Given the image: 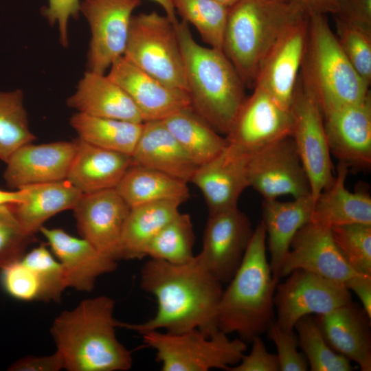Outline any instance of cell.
I'll return each mask as SVG.
<instances>
[{
  "mask_svg": "<svg viewBox=\"0 0 371 371\" xmlns=\"http://www.w3.org/2000/svg\"><path fill=\"white\" fill-rule=\"evenodd\" d=\"M140 286L157 304L155 315L142 323L117 322V326L140 335L166 330L181 333L199 329L210 337L217 331L222 284L194 259L181 265L149 258L141 269Z\"/></svg>",
  "mask_w": 371,
  "mask_h": 371,
  "instance_id": "cell-1",
  "label": "cell"
},
{
  "mask_svg": "<svg viewBox=\"0 0 371 371\" xmlns=\"http://www.w3.org/2000/svg\"><path fill=\"white\" fill-rule=\"evenodd\" d=\"M115 301L105 295L85 300L63 311L50 329L68 371H126L132 355L117 339Z\"/></svg>",
  "mask_w": 371,
  "mask_h": 371,
  "instance_id": "cell-2",
  "label": "cell"
},
{
  "mask_svg": "<svg viewBox=\"0 0 371 371\" xmlns=\"http://www.w3.org/2000/svg\"><path fill=\"white\" fill-rule=\"evenodd\" d=\"M175 27L191 107L215 131L226 135L246 98L245 85L222 50L196 43L186 21Z\"/></svg>",
  "mask_w": 371,
  "mask_h": 371,
  "instance_id": "cell-3",
  "label": "cell"
},
{
  "mask_svg": "<svg viewBox=\"0 0 371 371\" xmlns=\"http://www.w3.org/2000/svg\"><path fill=\"white\" fill-rule=\"evenodd\" d=\"M266 250V232L260 221L218 307V329L225 334L236 333L247 344L266 333L275 321L273 300L279 282L273 276Z\"/></svg>",
  "mask_w": 371,
  "mask_h": 371,
  "instance_id": "cell-4",
  "label": "cell"
},
{
  "mask_svg": "<svg viewBox=\"0 0 371 371\" xmlns=\"http://www.w3.org/2000/svg\"><path fill=\"white\" fill-rule=\"evenodd\" d=\"M306 12L294 1L240 0L228 8L222 51L245 85L254 86L260 68L278 37Z\"/></svg>",
  "mask_w": 371,
  "mask_h": 371,
  "instance_id": "cell-5",
  "label": "cell"
},
{
  "mask_svg": "<svg viewBox=\"0 0 371 371\" xmlns=\"http://www.w3.org/2000/svg\"><path fill=\"white\" fill-rule=\"evenodd\" d=\"M308 33L300 82L326 106L360 102L370 95L369 85L344 54L324 14L308 12Z\"/></svg>",
  "mask_w": 371,
  "mask_h": 371,
  "instance_id": "cell-6",
  "label": "cell"
},
{
  "mask_svg": "<svg viewBox=\"0 0 371 371\" xmlns=\"http://www.w3.org/2000/svg\"><path fill=\"white\" fill-rule=\"evenodd\" d=\"M142 336L146 346L155 350L163 371L229 370L247 350V343L240 338L230 339L219 330L210 337L199 329L181 333L151 330Z\"/></svg>",
  "mask_w": 371,
  "mask_h": 371,
  "instance_id": "cell-7",
  "label": "cell"
},
{
  "mask_svg": "<svg viewBox=\"0 0 371 371\" xmlns=\"http://www.w3.org/2000/svg\"><path fill=\"white\" fill-rule=\"evenodd\" d=\"M123 56L165 85L187 92L175 24L153 11L132 16Z\"/></svg>",
  "mask_w": 371,
  "mask_h": 371,
  "instance_id": "cell-8",
  "label": "cell"
},
{
  "mask_svg": "<svg viewBox=\"0 0 371 371\" xmlns=\"http://www.w3.org/2000/svg\"><path fill=\"white\" fill-rule=\"evenodd\" d=\"M278 283L274 295L276 324L286 331L294 330L296 322L306 315H321L352 302L344 282L335 281L297 269Z\"/></svg>",
  "mask_w": 371,
  "mask_h": 371,
  "instance_id": "cell-9",
  "label": "cell"
},
{
  "mask_svg": "<svg viewBox=\"0 0 371 371\" xmlns=\"http://www.w3.org/2000/svg\"><path fill=\"white\" fill-rule=\"evenodd\" d=\"M291 111V137L309 179L313 199L335 179L322 111L317 100L297 80Z\"/></svg>",
  "mask_w": 371,
  "mask_h": 371,
  "instance_id": "cell-10",
  "label": "cell"
},
{
  "mask_svg": "<svg viewBox=\"0 0 371 371\" xmlns=\"http://www.w3.org/2000/svg\"><path fill=\"white\" fill-rule=\"evenodd\" d=\"M247 171L249 187L264 199L311 194L308 177L291 136L248 155Z\"/></svg>",
  "mask_w": 371,
  "mask_h": 371,
  "instance_id": "cell-11",
  "label": "cell"
},
{
  "mask_svg": "<svg viewBox=\"0 0 371 371\" xmlns=\"http://www.w3.org/2000/svg\"><path fill=\"white\" fill-rule=\"evenodd\" d=\"M254 87L225 137L229 146L246 155L290 137L293 131L291 109L279 104L262 87Z\"/></svg>",
  "mask_w": 371,
  "mask_h": 371,
  "instance_id": "cell-12",
  "label": "cell"
},
{
  "mask_svg": "<svg viewBox=\"0 0 371 371\" xmlns=\"http://www.w3.org/2000/svg\"><path fill=\"white\" fill-rule=\"evenodd\" d=\"M254 230L248 216L238 207L209 214L197 259L222 284L240 267Z\"/></svg>",
  "mask_w": 371,
  "mask_h": 371,
  "instance_id": "cell-13",
  "label": "cell"
},
{
  "mask_svg": "<svg viewBox=\"0 0 371 371\" xmlns=\"http://www.w3.org/2000/svg\"><path fill=\"white\" fill-rule=\"evenodd\" d=\"M141 0H82L80 11L91 30L89 70L104 74L123 56L134 10Z\"/></svg>",
  "mask_w": 371,
  "mask_h": 371,
  "instance_id": "cell-14",
  "label": "cell"
},
{
  "mask_svg": "<svg viewBox=\"0 0 371 371\" xmlns=\"http://www.w3.org/2000/svg\"><path fill=\"white\" fill-rule=\"evenodd\" d=\"M330 154L348 168L371 166V97L322 109Z\"/></svg>",
  "mask_w": 371,
  "mask_h": 371,
  "instance_id": "cell-15",
  "label": "cell"
},
{
  "mask_svg": "<svg viewBox=\"0 0 371 371\" xmlns=\"http://www.w3.org/2000/svg\"><path fill=\"white\" fill-rule=\"evenodd\" d=\"M308 14L299 16L282 32L265 58L254 85L288 109H291L304 56Z\"/></svg>",
  "mask_w": 371,
  "mask_h": 371,
  "instance_id": "cell-16",
  "label": "cell"
},
{
  "mask_svg": "<svg viewBox=\"0 0 371 371\" xmlns=\"http://www.w3.org/2000/svg\"><path fill=\"white\" fill-rule=\"evenodd\" d=\"M131 207L115 188L83 194L73 208L81 237L101 253L121 259V239Z\"/></svg>",
  "mask_w": 371,
  "mask_h": 371,
  "instance_id": "cell-17",
  "label": "cell"
},
{
  "mask_svg": "<svg viewBox=\"0 0 371 371\" xmlns=\"http://www.w3.org/2000/svg\"><path fill=\"white\" fill-rule=\"evenodd\" d=\"M300 269L320 276L344 282L359 275L345 260L326 227L312 222L294 236L282 265L280 277Z\"/></svg>",
  "mask_w": 371,
  "mask_h": 371,
  "instance_id": "cell-18",
  "label": "cell"
},
{
  "mask_svg": "<svg viewBox=\"0 0 371 371\" xmlns=\"http://www.w3.org/2000/svg\"><path fill=\"white\" fill-rule=\"evenodd\" d=\"M107 76L131 98L143 122L163 120L191 107L187 92L165 85L123 56L113 62Z\"/></svg>",
  "mask_w": 371,
  "mask_h": 371,
  "instance_id": "cell-19",
  "label": "cell"
},
{
  "mask_svg": "<svg viewBox=\"0 0 371 371\" xmlns=\"http://www.w3.org/2000/svg\"><path fill=\"white\" fill-rule=\"evenodd\" d=\"M77 150L76 139L42 144L29 143L5 162L3 178L12 189L65 180Z\"/></svg>",
  "mask_w": 371,
  "mask_h": 371,
  "instance_id": "cell-20",
  "label": "cell"
},
{
  "mask_svg": "<svg viewBox=\"0 0 371 371\" xmlns=\"http://www.w3.org/2000/svg\"><path fill=\"white\" fill-rule=\"evenodd\" d=\"M247 156L227 144L220 154L195 170L190 182L203 194L209 214L237 207L249 187Z\"/></svg>",
  "mask_w": 371,
  "mask_h": 371,
  "instance_id": "cell-21",
  "label": "cell"
},
{
  "mask_svg": "<svg viewBox=\"0 0 371 371\" xmlns=\"http://www.w3.org/2000/svg\"><path fill=\"white\" fill-rule=\"evenodd\" d=\"M39 232L61 264L67 287L90 292L96 280L117 267L115 261L101 253L90 242L77 238L60 228L43 226Z\"/></svg>",
  "mask_w": 371,
  "mask_h": 371,
  "instance_id": "cell-22",
  "label": "cell"
},
{
  "mask_svg": "<svg viewBox=\"0 0 371 371\" xmlns=\"http://www.w3.org/2000/svg\"><path fill=\"white\" fill-rule=\"evenodd\" d=\"M315 319L329 346L337 353L371 370V319L353 302Z\"/></svg>",
  "mask_w": 371,
  "mask_h": 371,
  "instance_id": "cell-23",
  "label": "cell"
},
{
  "mask_svg": "<svg viewBox=\"0 0 371 371\" xmlns=\"http://www.w3.org/2000/svg\"><path fill=\"white\" fill-rule=\"evenodd\" d=\"M314 199L311 194L281 201L264 199L262 220L266 243L270 254L269 265L273 276L280 282L282 262L297 231L311 222Z\"/></svg>",
  "mask_w": 371,
  "mask_h": 371,
  "instance_id": "cell-24",
  "label": "cell"
},
{
  "mask_svg": "<svg viewBox=\"0 0 371 371\" xmlns=\"http://www.w3.org/2000/svg\"><path fill=\"white\" fill-rule=\"evenodd\" d=\"M67 105L89 115L143 123L141 115L128 94L104 74L85 73Z\"/></svg>",
  "mask_w": 371,
  "mask_h": 371,
  "instance_id": "cell-25",
  "label": "cell"
},
{
  "mask_svg": "<svg viewBox=\"0 0 371 371\" xmlns=\"http://www.w3.org/2000/svg\"><path fill=\"white\" fill-rule=\"evenodd\" d=\"M67 180L82 194L115 188L133 164L131 155L102 148L79 138Z\"/></svg>",
  "mask_w": 371,
  "mask_h": 371,
  "instance_id": "cell-26",
  "label": "cell"
},
{
  "mask_svg": "<svg viewBox=\"0 0 371 371\" xmlns=\"http://www.w3.org/2000/svg\"><path fill=\"white\" fill-rule=\"evenodd\" d=\"M133 163L190 182L198 167L161 120L143 122Z\"/></svg>",
  "mask_w": 371,
  "mask_h": 371,
  "instance_id": "cell-27",
  "label": "cell"
},
{
  "mask_svg": "<svg viewBox=\"0 0 371 371\" xmlns=\"http://www.w3.org/2000/svg\"><path fill=\"white\" fill-rule=\"evenodd\" d=\"M348 167L339 162L333 183L314 200L311 222L328 228L350 224L371 225V196L346 186Z\"/></svg>",
  "mask_w": 371,
  "mask_h": 371,
  "instance_id": "cell-28",
  "label": "cell"
},
{
  "mask_svg": "<svg viewBox=\"0 0 371 371\" xmlns=\"http://www.w3.org/2000/svg\"><path fill=\"white\" fill-rule=\"evenodd\" d=\"M21 188L25 191L23 200L9 206L22 227L33 235L53 216L73 210L83 194L67 179Z\"/></svg>",
  "mask_w": 371,
  "mask_h": 371,
  "instance_id": "cell-29",
  "label": "cell"
},
{
  "mask_svg": "<svg viewBox=\"0 0 371 371\" xmlns=\"http://www.w3.org/2000/svg\"><path fill=\"white\" fill-rule=\"evenodd\" d=\"M187 183L133 163L115 189L130 207L159 201L181 204L190 196Z\"/></svg>",
  "mask_w": 371,
  "mask_h": 371,
  "instance_id": "cell-30",
  "label": "cell"
},
{
  "mask_svg": "<svg viewBox=\"0 0 371 371\" xmlns=\"http://www.w3.org/2000/svg\"><path fill=\"white\" fill-rule=\"evenodd\" d=\"M180 203L159 201L132 207L121 239V259L146 257V249L157 233L180 212Z\"/></svg>",
  "mask_w": 371,
  "mask_h": 371,
  "instance_id": "cell-31",
  "label": "cell"
},
{
  "mask_svg": "<svg viewBox=\"0 0 371 371\" xmlns=\"http://www.w3.org/2000/svg\"><path fill=\"white\" fill-rule=\"evenodd\" d=\"M161 121L198 166L214 158L227 145L226 138L192 107L180 110Z\"/></svg>",
  "mask_w": 371,
  "mask_h": 371,
  "instance_id": "cell-32",
  "label": "cell"
},
{
  "mask_svg": "<svg viewBox=\"0 0 371 371\" xmlns=\"http://www.w3.org/2000/svg\"><path fill=\"white\" fill-rule=\"evenodd\" d=\"M69 123L80 139L131 156L143 126V123L94 117L79 112L71 117Z\"/></svg>",
  "mask_w": 371,
  "mask_h": 371,
  "instance_id": "cell-33",
  "label": "cell"
},
{
  "mask_svg": "<svg viewBox=\"0 0 371 371\" xmlns=\"http://www.w3.org/2000/svg\"><path fill=\"white\" fill-rule=\"evenodd\" d=\"M194 234L190 216L179 213L153 238L146 256L175 265L192 260Z\"/></svg>",
  "mask_w": 371,
  "mask_h": 371,
  "instance_id": "cell-34",
  "label": "cell"
},
{
  "mask_svg": "<svg viewBox=\"0 0 371 371\" xmlns=\"http://www.w3.org/2000/svg\"><path fill=\"white\" fill-rule=\"evenodd\" d=\"M35 139L30 128L23 91H0V160L5 163L15 150Z\"/></svg>",
  "mask_w": 371,
  "mask_h": 371,
  "instance_id": "cell-35",
  "label": "cell"
},
{
  "mask_svg": "<svg viewBox=\"0 0 371 371\" xmlns=\"http://www.w3.org/2000/svg\"><path fill=\"white\" fill-rule=\"evenodd\" d=\"M297 330L299 347L304 355L310 370L352 371L350 361L336 352L325 339L315 317L306 315L300 319Z\"/></svg>",
  "mask_w": 371,
  "mask_h": 371,
  "instance_id": "cell-36",
  "label": "cell"
},
{
  "mask_svg": "<svg viewBox=\"0 0 371 371\" xmlns=\"http://www.w3.org/2000/svg\"><path fill=\"white\" fill-rule=\"evenodd\" d=\"M182 20L191 23L203 42L222 50L228 8L214 0H172Z\"/></svg>",
  "mask_w": 371,
  "mask_h": 371,
  "instance_id": "cell-37",
  "label": "cell"
},
{
  "mask_svg": "<svg viewBox=\"0 0 371 371\" xmlns=\"http://www.w3.org/2000/svg\"><path fill=\"white\" fill-rule=\"evenodd\" d=\"M339 252L356 272L371 276V225L350 224L330 229Z\"/></svg>",
  "mask_w": 371,
  "mask_h": 371,
  "instance_id": "cell-38",
  "label": "cell"
},
{
  "mask_svg": "<svg viewBox=\"0 0 371 371\" xmlns=\"http://www.w3.org/2000/svg\"><path fill=\"white\" fill-rule=\"evenodd\" d=\"M21 260L36 276L41 287V301L59 302L67 288L65 272L46 245L41 244L25 253Z\"/></svg>",
  "mask_w": 371,
  "mask_h": 371,
  "instance_id": "cell-39",
  "label": "cell"
},
{
  "mask_svg": "<svg viewBox=\"0 0 371 371\" xmlns=\"http://www.w3.org/2000/svg\"><path fill=\"white\" fill-rule=\"evenodd\" d=\"M336 37L355 70L369 86L371 82V31L335 17Z\"/></svg>",
  "mask_w": 371,
  "mask_h": 371,
  "instance_id": "cell-40",
  "label": "cell"
},
{
  "mask_svg": "<svg viewBox=\"0 0 371 371\" xmlns=\"http://www.w3.org/2000/svg\"><path fill=\"white\" fill-rule=\"evenodd\" d=\"M35 240L20 224L8 205H0V270L19 260Z\"/></svg>",
  "mask_w": 371,
  "mask_h": 371,
  "instance_id": "cell-41",
  "label": "cell"
},
{
  "mask_svg": "<svg viewBox=\"0 0 371 371\" xmlns=\"http://www.w3.org/2000/svg\"><path fill=\"white\" fill-rule=\"evenodd\" d=\"M1 271L2 285L10 295L27 302L41 300L39 282L21 259L1 269Z\"/></svg>",
  "mask_w": 371,
  "mask_h": 371,
  "instance_id": "cell-42",
  "label": "cell"
},
{
  "mask_svg": "<svg viewBox=\"0 0 371 371\" xmlns=\"http://www.w3.org/2000/svg\"><path fill=\"white\" fill-rule=\"evenodd\" d=\"M266 333L277 348L276 355L280 371L308 370V364L304 355L297 350L298 339L293 330L286 331L274 321Z\"/></svg>",
  "mask_w": 371,
  "mask_h": 371,
  "instance_id": "cell-43",
  "label": "cell"
},
{
  "mask_svg": "<svg viewBox=\"0 0 371 371\" xmlns=\"http://www.w3.org/2000/svg\"><path fill=\"white\" fill-rule=\"evenodd\" d=\"M251 343L250 352L244 355L240 362L231 367L229 371H280L277 355L267 351L261 336L254 337Z\"/></svg>",
  "mask_w": 371,
  "mask_h": 371,
  "instance_id": "cell-44",
  "label": "cell"
},
{
  "mask_svg": "<svg viewBox=\"0 0 371 371\" xmlns=\"http://www.w3.org/2000/svg\"><path fill=\"white\" fill-rule=\"evenodd\" d=\"M49 5L43 9V14L49 23L56 24L60 34V42L65 47L69 45L68 24L70 18H76L80 12L79 0H48Z\"/></svg>",
  "mask_w": 371,
  "mask_h": 371,
  "instance_id": "cell-45",
  "label": "cell"
},
{
  "mask_svg": "<svg viewBox=\"0 0 371 371\" xmlns=\"http://www.w3.org/2000/svg\"><path fill=\"white\" fill-rule=\"evenodd\" d=\"M334 16L371 31V0H343Z\"/></svg>",
  "mask_w": 371,
  "mask_h": 371,
  "instance_id": "cell-46",
  "label": "cell"
},
{
  "mask_svg": "<svg viewBox=\"0 0 371 371\" xmlns=\"http://www.w3.org/2000/svg\"><path fill=\"white\" fill-rule=\"evenodd\" d=\"M64 369L60 355L56 352L47 356H27L12 363L10 371H59Z\"/></svg>",
  "mask_w": 371,
  "mask_h": 371,
  "instance_id": "cell-47",
  "label": "cell"
},
{
  "mask_svg": "<svg viewBox=\"0 0 371 371\" xmlns=\"http://www.w3.org/2000/svg\"><path fill=\"white\" fill-rule=\"evenodd\" d=\"M344 284L359 297L361 307L371 319V276L359 274L351 277Z\"/></svg>",
  "mask_w": 371,
  "mask_h": 371,
  "instance_id": "cell-48",
  "label": "cell"
},
{
  "mask_svg": "<svg viewBox=\"0 0 371 371\" xmlns=\"http://www.w3.org/2000/svg\"><path fill=\"white\" fill-rule=\"evenodd\" d=\"M299 4L305 11L326 14H335L343 0H291Z\"/></svg>",
  "mask_w": 371,
  "mask_h": 371,
  "instance_id": "cell-49",
  "label": "cell"
},
{
  "mask_svg": "<svg viewBox=\"0 0 371 371\" xmlns=\"http://www.w3.org/2000/svg\"><path fill=\"white\" fill-rule=\"evenodd\" d=\"M25 194L23 189H18L15 191H5L0 190V205H8L23 200Z\"/></svg>",
  "mask_w": 371,
  "mask_h": 371,
  "instance_id": "cell-50",
  "label": "cell"
},
{
  "mask_svg": "<svg viewBox=\"0 0 371 371\" xmlns=\"http://www.w3.org/2000/svg\"><path fill=\"white\" fill-rule=\"evenodd\" d=\"M159 3L166 12V16L173 23H177L179 21L176 16V10L173 5L172 0H152Z\"/></svg>",
  "mask_w": 371,
  "mask_h": 371,
  "instance_id": "cell-51",
  "label": "cell"
},
{
  "mask_svg": "<svg viewBox=\"0 0 371 371\" xmlns=\"http://www.w3.org/2000/svg\"><path fill=\"white\" fill-rule=\"evenodd\" d=\"M214 1L227 8H229L232 6L233 5H234L236 3H237L238 1H239L240 0H214Z\"/></svg>",
  "mask_w": 371,
  "mask_h": 371,
  "instance_id": "cell-52",
  "label": "cell"
},
{
  "mask_svg": "<svg viewBox=\"0 0 371 371\" xmlns=\"http://www.w3.org/2000/svg\"><path fill=\"white\" fill-rule=\"evenodd\" d=\"M278 1H284V2H288V1H290L291 0H278Z\"/></svg>",
  "mask_w": 371,
  "mask_h": 371,
  "instance_id": "cell-53",
  "label": "cell"
}]
</instances>
